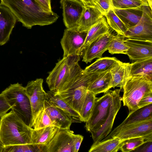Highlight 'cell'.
Wrapping results in <instances>:
<instances>
[{"instance_id": "cell-40", "label": "cell", "mask_w": 152, "mask_h": 152, "mask_svg": "<svg viewBox=\"0 0 152 152\" xmlns=\"http://www.w3.org/2000/svg\"><path fill=\"white\" fill-rule=\"evenodd\" d=\"M134 151L141 152H152V141L147 142L135 149Z\"/></svg>"}, {"instance_id": "cell-37", "label": "cell", "mask_w": 152, "mask_h": 152, "mask_svg": "<svg viewBox=\"0 0 152 152\" xmlns=\"http://www.w3.org/2000/svg\"><path fill=\"white\" fill-rule=\"evenodd\" d=\"M93 6L104 16L113 7V0H94Z\"/></svg>"}, {"instance_id": "cell-22", "label": "cell", "mask_w": 152, "mask_h": 152, "mask_svg": "<svg viewBox=\"0 0 152 152\" xmlns=\"http://www.w3.org/2000/svg\"><path fill=\"white\" fill-rule=\"evenodd\" d=\"M130 64L119 60L110 70L112 77L111 88L119 87L122 89L126 79L129 77Z\"/></svg>"}, {"instance_id": "cell-39", "label": "cell", "mask_w": 152, "mask_h": 152, "mask_svg": "<svg viewBox=\"0 0 152 152\" xmlns=\"http://www.w3.org/2000/svg\"><path fill=\"white\" fill-rule=\"evenodd\" d=\"M152 103V92L147 93L141 98L138 104V108Z\"/></svg>"}, {"instance_id": "cell-2", "label": "cell", "mask_w": 152, "mask_h": 152, "mask_svg": "<svg viewBox=\"0 0 152 152\" xmlns=\"http://www.w3.org/2000/svg\"><path fill=\"white\" fill-rule=\"evenodd\" d=\"M33 129L11 110L0 118V140L4 146L32 144Z\"/></svg>"}, {"instance_id": "cell-5", "label": "cell", "mask_w": 152, "mask_h": 152, "mask_svg": "<svg viewBox=\"0 0 152 152\" xmlns=\"http://www.w3.org/2000/svg\"><path fill=\"white\" fill-rule=\"evenodd\" d=\"M122 100L127 107L129 113L137 109L138 103L147 93L152 92V80L147 79L128 77L123 87Z\"/></svg>"}, {"instance_id": "cell-27", "label": "cell", "mask_w": 152, "mask_h": 152, "mask_svg": "<svg viewBox=\"0 0 152 152\" xmlns=\"http://www.w3.org/2000/svg\"><path fill=\"white\" fill-rule=\"evenodd\" d=\"M109 29V26L106 18L104 16L88 31L83 47V51L92 42L100 36L108 31Z\"/></svg>"}, {"instance_id": "cell-20", "label": "cell", "mask_w": 152, "mask_h": 152, "mask_svg": "<svg viewBox=\"0 0 152 152\" xmlns=\"http://www.w3.org/2000/svg\"><path fill=\"white\" fill-rule=\"evenodd\" d=\"M129 77L152 80V58L139 60L130 64Z\"/></svg>"}, {"instance_id": "cell-18", "label": "cell", "mask_w": 152, "mask_h": 152, "mask_svg": "<svg viewBox=\"0 0 152 152\" xmlns=\"http://www.w3.org/2000/svg\"><path fill=\"white\" fill-rule=\"evenodd\" d=\"M151 119H152V103L129 112L124 121L106 137L111 136L125 126Z\"/></svg>"}, {"instance_id": "cell-1", "label": "cell", "mask_w": 152, "mask_h": 152, "mask_svg": "<svg viewBox=\"0 0 152 152\" xmlns=\"http://www.w3.org/2000/svg\"><path fill=\"white\" fill-rule=\"evenodd\" d=\"M1 4L8 7L23 26L31 29L34 26L51 24L59 16L46 9L35 0H1Z\"/></svg>"}, {"instance_id": "cell-24", "label": "cell", "mask_w": 152, "mask_h": 152, "mask_svg": "<svg viewBox=\"0 0 152 152\" xmlns=\"http://www.w3.org/2000/svg\"><path fill=\"white\" fill-rule=\"evenodd\" d=\"M113 8L115 13L128 28L134 26L138 23L142 13V8L140 9Z\"/></svg>"}, {"instance_id": "cell-7", "label": "cell", "mask_w": 152, "mask_h": 152, "mask_svg": "<svg viewBox=\"0 0 152 152\" xmlns=\"http://www.w3.org/2000/svg\"><path fill=\"white\" fill-rule=\"evenodd\" d=\"M142 14L138 23L128 28L125 34L126 38L152 42V12L149 5L142 7Z\"/></svg>"}, {"instance_id": "cell-3", "label": "cell", "mask_w": 152, "mask_h": 152, "mask_svg": "<svg viewBox=\"0 0 152 152\" xmlns=\"http://www.w3.org/2000/svg\"><path fill=\"white\" fill-rule=\"evenodd\" d=\"M80 56L63 57L56 64L46 79L50 91L55 92L76 76L82 70L78 64Z\"/></svg>"}, {"instance_id": "cell-42", "label": "cell", "mask_w": 152, "mask_h": 152, "mask_svg": "<svg viewBox=\"0 0 152 152\" xmlns=\"http://www.w3.org/2000/svg\"><path fill=\"white\" fill-rule=\"evenodd\" d=\"M46 9L52 11L50 0H35Z\"/></svg>"}, {"instance_id": "cell-47", "label": "cell", "mask_w": 152, "mask_h": 152, "mask_svg": "<svg viewBox=\"0 0 152 152\" xmlns=\"http://www.w3.org/2000/svg\"></svg>"}, {"instance_id": "cell-35", "label": "cell", "mask_w": 152, "mask_h": 152, "mask_svg": "<svg viewBox=\"0 0 152 152\" xmlns=\"http://www.w3.org/2000/svg\"><path fill=\"white\" fill-rule=\"evenodd\" d=\"M2 152H41L36 145L24 144L4 146Z\"/></svg>"}, {"instance_id": "cell-11", "label": "cell", "mask_w": 152, "mask_h": 152, "mask_svg": "<svg viewBox=\"0 0 152 152\" xmlns=\"http://www.w3.org/2000/svg\"><path fill=\"white\" fill-rule=\"evenodd\" d=\"M75 135L70 129H59L51 140L41 148V152H75Z\"/></svg>"}, {"instance_id": "cell-43", "label": "cell", "mask_w": 152, "mask_h": 152, "mask_svg": "<svg viewBox=\"0 0 152 152\" xmlns=\"http://www.w3.org/2000/svg\"><path fill=\"white\" fill-rule=\"evenodd\" d=\"M85 6H93L94 0H79Z\"/></svg>"}, {"instance_id": "cell-26", "label": "cell", "mask_w": 152, "mask_h": 152, "mask_svg": "<svg viewBox=\"0 0 152 152\" xmlns=\"http://www.w3.org/2000/svg\"><path fill=\"white\" fill-rule=\"evenodd\" d=\"M87 91L86 86H80L75 88L68 97L63 100L79 115Z\"/></svg>"}, {"instance_id": "cell-34", "label": "cell", "mask_w": 152, "mask_h": 152, "mask_svg": "<svg viewBox=\"0 0 152 152\" xmlns=\"http://www.w3.org/2000/svg\"><path fill=\"white\" fill-rule=\"evenodd\" d=\"M49 126H56L44 107L36 117L33 128L34 129H38Z\"/></svg>"}, {"instance_id": "cell-29", "label": "cell", "mask_w": 152, "mask_h": 152, "mask_svg": "<svg viewBox=\"0 0 152 152\" xmlns=\"http://www.w3.org/2000/svg\"><path fill=\"white\" fill-rule=\"evenodd\" d=\"M48 99L55 106L63 110L70 115L73 118L74 122L79 121V115L73 110L67 103L58 96L55 95L51 91L47 92Z\"/></svg>"}, {"instance_id": "cell-23", "label": "cell", "mask_w": 152, "mask_h": 152, "mask_svg": "<svg viewBox=\"0 0 152 152\" xmlns=\"http://www.w3.org/2000/svg\"><path fill=\"white\" fill-rule=\"evenodd\" d=\"M59 129L55 126H49L38 129L33 128L31 134L32 144L38 145L40 150L41 147L51 140Z\"/></svg>"}, {"instance_id": "cell-16", "label": "cell", "mask_w": 152, "mask_h": 152, "mask_svg": "<svg viewBox=\"0 0 152 152\" xmlns=\"http://www.w3.org/2000/svg\"><path fill=\"white\" fill-rule=\"evenodd\" d=\"M17 20L14 14L7 7L0 4V45L5 44Z\"/></svg>"}, {"instance_id": "cell-4", "label": "cell", "mask_w": 152, "mask_h": 152, "mask_svg": "<svg viewBox=\"0 0 152 152\" xmlns=\"http://www.w3.org/2000/svg\"><path fill=\"white\" fill-rule=\"evenodd\" d=\"M1 93L12 110L27 125L33 128L31 108L25 87L18 83L11 84Z\"/></svg>"}, {"instance_id": "cell-25", "label": "cell", "mask_w": 152, "mask_h": 152, "mask_svg": "<svg viewBox=\"0 0 152 152\" xmlns=\"http://www.w3.org/2000/svg\"><path fill=\"white\" fill-rule=\"evenodd\" d=\"M119 61L115 57H101L86 67L84 70L87 73H102L110 71Z\"/></svg>"}, {"instance_id": "cell-13", "label": "cell", "mask_w": 152, "mask_h": 152, "mask_svg": "<svg viewBox=\"0 0 152 152\" xmlns=\"http://www.w3.org/2000/svg\"><path fill=\"white\" fill-rule=\"evenodd\" d=\"M63 20L66 28L77 30L85 6L79 0H60Z\"/></svg>"}, {"instance_id": "cell-15", "label": "cell", "mask_w": 152, "mask_h": 152, "mask_svg": "<svg viewBox=\"0 0 152 152\" xmlns=\"http://www.w3.org/2000/svg\"><path fill=\"white\" fill-rule=\"evenodd\" d=\"M124 42L129 47L126 55L130 60L135 61L152 58V42L126 38Z\"/></svg>"}, {"instance_id": "cell-12", "label": "cell", "mask_w": 152, "mask_h": 152, "mask_svg": "<svg viewBox=\"0 0 152 152\" xmlns=\"http://www.w3.org/2000/svg\"><path fill=\"white\" fill-rule=\"evenodd\" d=\"M121 90L120 89L113 90L108 115L102 127L97 132L91 134L94 142L101 141L111 131L115 119L121 106Z\"/></svg>"}, {"instance_id": "cell-33", "label": "cell", "mask_w": 152, "mask_h": 152, "mask_svg": "<svg viewBox=\"0 0 152 152\" xmlns=\"http://www.w3.org/2000/svg\"><path fill=\"white\" fill-rule=\"evenodd\" d=\"M144 5H149L142 0H113V8L120 9H140Z\"/></svg>"}, {"instance_id": "cell-32", "label": "cell", "mask_w": 152, "mask_h": 152, "mask_svg": "<svg viewBox=\"0 0 152 152\" xmlns=\"http://www.w3.org/2000/svg\"><path fill=\"white\" fill-rule=\"evenodd\" d=\"M96 95L88 90L79 115L80 121L86 122L91 115L96 98Z\"/></svg>"}, {"instance_id": "cell-10", "label": "cell", "mask_w": 152, "mask_h": 152, "mask_svg": "<svg viewBox=\"0 0 152 152\" xmlns=\"http://www.w3.org/2000/svg\"><path fill=\"white\" fill-rule=\"evenodd\" d=\"M43 82L42 79L37 78L28 82L25 87L26 93L31 104L33 125L36 117L44 108L45 101L48 99L47 93L45 91L43 87Z\"/></svg>"}, {"instance_id": "cell-45", "label": "cell", "mask_w": 152, "mask_h": 152, "mask_svg": "<svg viewBox=\"0 0 152 152\" xmlns=\"http://www.w3.org/2000/svg\"><path fill=\"white\" fill-rule=\"evenodd\" d=\"M4 146L0 140V152H2Z\"/></svg>"}, {"instance_id": "cell-8", "label": "cell", "mask_w": 152, "mask_h": 152, "mask_svg": "<svg viewBox=\"0 0 152 152\" xmlns=\"http://www.w3.org/2000/svg\"><path fill=\"white\" fill-rule=\"evenodd\" d=\"M137 137H143L146 142L152 141V119L125 126L102 140L117 138L124 141Z\"/></svg>"}, {"instance_id": "cell-44", "label": "cell", "mask_w": 152, "mask_h": 152, "mask_svg": "<svg viewBox=\"0 0 152 152\" xmlns=\"http://www.w3.org/2000/svg\"><path fill=\"white\" fill-rule=\"evenodd\" d=\"M143 1H146L148 3V4L151 8L152 10V0H143Z\"/></svg>"}, {"instance_id": "cell-6", "label": "cell", "mask_w": 152, "mask_h": 152, "mask_svg": "<svg viewBox=\"0 0 152 152\" xmlns=\"http://www.w3.org/2000/svg\"><path fill=\"white\" fill-rule=\"evenodd\" d=\"M112 91L109 89L102 97L96 98L91 115L85 126L91 134L102 127L108 115Z\"/></svg>"}, {"instance_id": "cell-14", "label": "cell", "mask_w": 152, "mask_h": 152, "mask_svg": "<svg viewBox=\"0 0 152 152\" xmlns=\"http://www.w3.org/2000/svg\"><path fill=\"white\" fill-rule=\"evenodd\" d=\"M114 36L109 31L92 42L83 50L82 61L87 64L95 58L102 57Z\"/></svg>"}, {"instance_id": "cell-46", "label": "cell", "mask_w": 152, "mask_h": 152, "mask_svg": "<svg viewBox=\"0 0 152 152\" xmlns=\"http://www.w3.org/2000/svg\"><path fill=\"white\" fill-rule=\"evenodd\" d=\"M1 116H0V118H1Z\"/></svg>"}, {"instance_id": "cell-17", "label": "cell", "mask_w": 152, "mask_h": 152, "mask_svg": "<svg viewBox=\"0 0 152 152\" xmlns=\"http://www.w3.org/2000/svg\"><path fill=\"white\" fill-rule=\"evenodd\" d=\"M44 107L56 126L61 129H70L74 121L70 115L55 106L48 99L45 101Z\"/></svg>"}, {"instance_id": "cell-21", "label": "cell", "mask_w": 152, "mask_h": 152, "mask_svg": "<svg viewBox=\"0 0 152 152\" xmlns=\"http://www.w3.org/2000/svg\"><path fill=\"white\" fill-rule=\"evenodd\" d=\"M112 77L110 71L99 74L88 85L87 90L96 95L111 88Z\"/></svg>"}, {"instance_id": "cell-36", "label": "cell", "mask_w": 152, "mask_h": 152, "mask_svg": "<svg viewBox=\"0 0 152 152\" xmlns=\"http://www.w3.org/2000/svg\"><path fill=\"white\" fill-rule=\"evenodd\" d=\"M147 142L142 137L131 138L124 140L119 150L123 152L134 151L140 145Z\"/></svg>"}, {"instance_id": "cell-38", "label": "cell", "mask_w": 152, "mask_h": 152, "mask_svg": "<svg viewBox=\"0 0 152 152\" xmlns=\"http://www.w3.org/2000/svg\"><path fill=\"white\" fill-rule=\"evenodd\" d=\"M11 109L4 96L0 94V116L1 117L7 113Z\"/></svg>"}, {"instance_id": "cell-19", "label": "cell", "mask_w": 152, "mask_h": 152, "mask_svg": "<svg viewBox=\"0 0 152 152\" xmlns=\"http://www.w3.org/2000/svg\"><path fill=\"white\" fill-rule=\"evenodd\" d=\"M103 16L94 6H85L78 21L77 30L81 32H88L93 25Z\"/></svg>"}, {"instance_id": "cell-28", "label": "cell", "mask_w": 152, "mask_h": 152, "mask_svg": "<svg viewBox=\"0 0 152 152\" xmlns=\"http://www.w3.org/2000/svg\"><path fill=\"white\" fill-rule=\"evenodd\" d=\"M123 141L117 138H112L94 142L89 152H117Z\"/></svg>"}, {"instance_id": "cell-9", "label": "cell", "mask_w": 152, "mask_h": 152, "mask_svg": "<svg viewBox=\"0 0 152 152\" xmlns=\"http://www.w3.org/2000/svg\"><path fill=\"white\" fill-rule=\"evenodd\" d=\"M87 32L67 28L64 30L60 42L64 52L63 57L83 55V47Z\"/></svg>"}, {"instance_id": "cell-41", "label": "cell", "mask_w": 152, "mask_h": 152, "mask_svg": "<svg viewBox=\"0 0 152 152\" xmlns=\"http://www.w3.org/2000/svg\"><path fill=\"white\" fill-rule=\"evenodd\" d=\"M83 139V137L82 135L75 134L74 140L75 152H77L79 150Z\"/></svg>"}, {"instance_id": "cell-30", "label": "cell", "mask_w": 152, "mask_h": 152, "mask_svg": "<svg viewBox=\"0 0 152 152\" xmlns=\"http://www.w3.org/2000/svg\"><path fill=\"white\" fill-rule=\"evenodd\" d=\"M104 16L109 26L117 34L124 37L128 28L115 13L113 8L110 10Z\"/></svg>"}, {"instance_id": "cell-31", "label": "cell", "mask_w": 152, "mask_h": 152, "mask_svg": "<svg viewBox=\"0 0 152 152\" xmlns=\"http://www.w3.org/2000/svg\"><path fill=\"white\" fill-rule=\"evenodd\" d=\"M125 37L117 34L114 35L108 48L109 52L111 54H126L129 48L124 43Z\"/></svg>"}]
</instances>
